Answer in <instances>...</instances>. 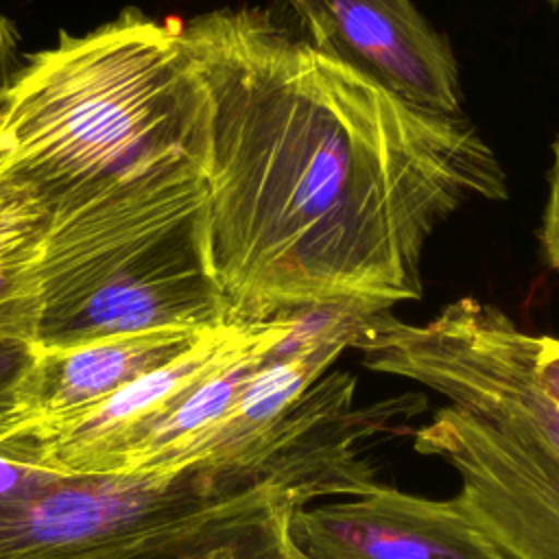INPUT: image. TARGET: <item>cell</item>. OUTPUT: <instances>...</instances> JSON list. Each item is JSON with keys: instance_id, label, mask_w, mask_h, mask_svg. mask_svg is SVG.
Here are the masks:
<instances>
[{"instance_id": "cell-1", "label": "cell", "mask_w": 559, "mask_h": 559, "mask_svg": "<svg viewBox=\"0 0 559 559\" xmlns=\"http://www.w3.org/2000/svg\"><path fill=\"white\" fill-rule=\"evenodd\" d=\"M210 94V249L229 325L299 306L419 299L421 253L507 177L465 116L417 109L266 11L181 22Z\"/></svg>"}, {"instance_id": "cell-2", "label": "cell", "mask_w": 559, "mask_h": 559, "mask_svg": "<svg viewBox=\"0 0 559 559\" xmlns=\"http://www.w3.org/2000/svg\"><path fill=\"white\" fill-rule=\"evenodd\" d=\"M210 94L181 22L138 9L33 55L0 90V186L48 221L168 157L207 166Z\"/></svg>"}, {"instance_id": "cell-3", "label": "cell", "mask_w": 559, "mask_h": 559, "mask_svg": "<svg viewBox=\"0 0 559 559\" xmlns=\"http://www.w3.org/2000/svg\"><path fill=\"white\" fill-rule=\"evenodd\" d=\"M354 349L365 367L450 402L413 445L456 472L450 500L469 524L504 559H559V404L535 376L537 336L461 297L426 323L382 312Z\"/></svg>"}, {"instance_id": "cell-4", "label": "cell", "mask_w": 559, "mask_h": 559, "mask_svg": "<svg viewBox=\"0 0 559 559\" xmlns=\"http://www.w3.org/2000/svg\"><path fill=\"white\" fill-rule=\"evenodd\" d=\"M225 325L203 162L162 159L48 221L35 347Z\"/></svg>"}, {"instance_id": "cell-5", "label": "cell", "mask_w": 559, "mask_h": 559, "mask_svg": "<svg viewBox=\"0 0 559 559\" xmlns=\"http://www.w3.org/2000/svg\"><path fill=\"white\" fill-rule=\"evenodd\" d=\"M306 41L400 100L463 116L452 46L411 0H288Z\"/></svg>"}, {"instance_id": "cell-6", "label": "cell", "mask_w": 559, "mask_h": 559, "mask_svg": "<svg viewBox=\"0 0 559 559\" xmlns=\"http://www.w3.org/2000/svg\"><path fill=\"white\" fill-rule=\"evenodd\" d=\"M308 559H504L452 504L376 485L295 509L288 524Z\"/></svg>"}, {"instance_id": "cell-7", "label": "cell", "mask_w": 559, "mask_h": 559, "mask_svg": "<svg viewBox=\"0 0 559 559\" xmlns=\"http://www.w3.org/2000/svg\"><path fill=\"white\" fill-rule=\"evenodd\" d=\"M205 334L157 330L70 347H37L35 360L20 384L15 408L0 428V437L76 415L170 362Z\"/></svg>"}, {"instance_id": "cell-8", "label": "cell", "mask_w": 559, "mask_h": 559, "mask_svg": "<svg viewBox=\"0 0 559 559\" xmlns=\"http://www.w3.org/2000/svg\"><path fill=\"white\" fill-rule=\"evenodd\" d=\"M295 509L288 491L253 489L72 559H308L288 531Z\"/></svg>"}, {"instance_id": "cell-9", "label": "cell", "mask_w": 559, "mask_h": 559, "mask_svg": "<svg viewBox=\"0 0 559 559\" xmlns=\"http://www.w3.org/2000/svg\"><path fill=\"white\" fill-rule=\"evenodd\" d=\"M46 229L48 216L41 210L0 186V338L35 341Z\"/></svg>"}, {"instance_id": "cell-10", "label": "cell", "mask_w": 559, "mask_h": 559, "mask_svg": "<svg viewBox=\"0 0 559 559\" xmlns=\"http://www.w3.org/2000/svg\"><path fill=\"white\" fill-rule=\"evenodd\" d=\"M37 347L20 338H0V428L11 417Z\"/></svg>"}, {"instance_id": "cell-11", "label": "cell", "mask_w": 559, "mask_h": 559, "mask_svg": "<svg viewBox=\"0 0 559 559\" xmlns=\"http://www.w3.org/2000/svg\"><path fill=\"white\" fill-rule=\"evenodd\" d=\"M539 245L550 269L559 271V135L552 142V164L548 170V199L542 214Z\"/></svg>"}, {"instance_id": "cell-12", "label": "cell", "mask_w": 559, "mask_h": 559, "mask_svg": "<svg viewBox=\"0 0 559 559\" xmlns=\"http://www.w3.org/2000/svg\"><path fill=\"white\" fill-rule=\"evenodd\" d=\"M535 376L542 389L559 404V338L537 336Z\"/></svg>"}, {"instance_id": "cell-13", "label": "cell", "mask_w": 559, "mask_h": 559, "mask_svg": "<svg viewBox=\"0 0 559 559\" xmlns=\"http://www.w3.org/2000/svg\"><path fill=\"white\" fill-rule=\"evenodd\" d=\"M550 2H552V4H557V7H559V0H550Z\"/></svg>"}, {"instance_id": "cell-14", "label": "cell", "mask_w": 559, "mask_h": 559, "mask_svg": "<svg viewBox=\"0 0 559 559\" xmlns=\"http://www.w3.org/2000/svg\"><path fill=\"white\" fill-rule=\"evenodd\" d=\"M0 90H2V81H0Z\"/></svg>"}]
</instances>
